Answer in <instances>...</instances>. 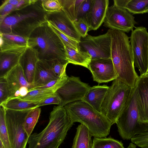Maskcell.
I'll list each match as a JSON object with an SVG mask.
<instances>
[{
    "instance_id": "obj_41",
    "label": "cell",
    "mask_w": 148,
    "mask_h": 148,
    "mask_svg": "<svg viewBox=\"0 0 148 148\" xmlns=\"http://www.w3.org/2000/svg\"><path fill=\"white\" fill-rule=\"evenodd\" d=\"M34 0H20L18 4L15 6L14 10H18L23 8L32 3Z\"/></svg>"
},
{
    "instance_id": "obj_25",
    "label": "cell",
    "mask_w": 148,
    "mask_h": 148,
    "mask_svg": "<svg viewBox=\"0 0 148 148\" xmlns=\"http://www.w3.org/2000/svg\"><path fill=\"white\" fill-rule=\"evenodd\" d=\"M39 102L22 99L18 97L9 98L0 105L5 109L16 111H23L38 107Z\"/></svg>"
},
{
    "instance_id": "obj_8",
    "label": "cell",
    "mask_w": 148,
    "mask_h": 148,
    "mask_svg": "<svg viewBox=\"0 0 148 148\" xmlns=\"http://www.w3.org/2000/svg\"><path fill=\"white\" fill-rule=\"evenodd\" d=\"M31 110L16 111L5 109L6 123L12 148H26L29 137L24 124L25 117Z\"/></svg>"
},
{
    "instance_id": "obj_20",
    "label": "cell",
    "mask_w": 148,
    "mask_h": 148,
    "mask_svg": "<svg viewBox=\"0 0 148 148\" xmlns=\"http://www.w3.org/2000/svg\"><path fill=\"white\" fill-rule=\"evenodd\" d=\"M26 49L0 51V78L5 77L18 64L20 58Z\"/></svg>"
},
{
    "instance_id": "obj_29",
    "label": "cell",
    "mask_w": 148,
    "mask_h": 148,
    "mask_svg": "<svg viewBox=\"0 0 148 148\" xmlns=\"http://www.w3.org/2000/svg\"><path fill=\"white\" fill-rule=\"evenodd\" d=\"M92 148H125L121 141L112 137L94 138Z\"/></svg>"
},
{
    "instance_id": "obj_18",
    "label": "cell",
    "mask_w": 148,
    "mask_h": 148,
    "mask_svg": "<svg viewBox=\"0 0 148 148\" xmlns=\"http://www.w3.org/2000/svg\"><path fill=\"white\" fill-rule=\"evenodd\" d=\"M59 77L53 71L50 61L39 60L36 68L32 88L44 86Z\"/></svg>"
},
{
    "instance_id": "obj_27",
    "label": "cell",
    "mask_w": 148,
    "mask_h": 148,
    "mask_svg": "<svg viewBox=\"0 0 148 148\" xmlns=\"http://www.w3.org/2000/svg\"><path fill=\"white\" fill-rule=\"evenodd\" d=\"M55 94L56 92L50 89H40L29 91L25 96L17 97L25 100L40 102L53 96Z\"/></svg>"
},
{
    "instance_id": "obj_12",
    "label": "cell",
    "mask_w": 148,
    "mask_h": 148,
    "mask_svg": "<svg viewBox=\"0 0 148 148\" xmlns=\"http://www.w3.org/2000/svg\"><path fill=\"white\" fill-rule=\"evenodd\" d=\"M91 87L82 82L79 77H68L64 84L56 92L60 103L58 105L64 107L67 104L81 100Z\"/></svg>"
},
{
    "instance_id": "obj_4",
    "label": "cell",
    "mask_w": 148,
    "mask_h": 148,
    "mask_svg": "<svg viewBox=\"0 0 148 148\" xmlns=\"http://www.w3.org/2000/svg\"><path fill=\"white\" fill-rule=\"evenodd\" d=\"M28 47L36 51L39 60H67L64 43L47 21L32 32L28 38Z\"/></svg>"
},
{
    "instance_id": "obj_38",
    "label": "cell",
    "mask_w": 148,
    "mask_h": 148,
    "mask_svg": "<svg viewBox=\"0 0 148 148\" xmlns=\"http://www.w3.org/2000/svg\"><path fill=\"white\" fill-rule=\"evenodd\" d=\"M74 23L76 29L82 38H84L87 35L89 27L86 22L79 19L77 20Z\"/></svg>"
},
{
    "instance_id": "obj_6",
    "label": "cell",
    "mask_w": 148,
    "mask_h": 148,
    "mask_svg": "<svg viewBox=\"0 0 148 148\" xmlns=\"http://www.w3.org/2000/svg\"><path fill=\"white\" fill-rule=\"evenodd\" d=\"M132 88L116 78L107 92L101 106V112L112 125L116 121L124 108Z\"/></svg>"
},
{
    "instance_id": "obj_10",
    "label": "cell",
    "mask_w": 148,
    "mask_h": 148,
    "mask_svg": "<svg viewBox=\"0 0 148 148\" xmlns=\"http://www.w3.org/2000/svg\"><path fill=\"white\" fill-rule=\"evenodd\" d=\"M79 45L80 51L88 52L92 60L111 58V38L109 30L106 34L97 36L88 34L82 38Z\"/></svg>"
},
{
    "instance_id": "obj_43",
    "label": "cell",
    "mask_w": 148,
    "mask_h": 148,
    "mask_svg": "<svg viewBox=\"0 0 148 148\" xmlns=\"http://www.w3.org/2000/svg\"><path fill=\"white\" fill-rule=\"evenodd\" d=\"M20 0H6L7 2L14 6H16L19 3Z\"/></svg>"
},
{
    "instance_id": "obj_34",
    "label": "cell",
    "mask_w": 148,
    "mask_h": 148,
    "mask_svg": "<svg viewBox=\"0 0 148 148\" xmlns=\"http://www.w3.org/2000/svg\"><path fill=\"white\" fill-rule=\"evenodd\" d=\"M50 61L53 71L58 77H60L66 72V68L69 63L67 60L57 59Z\"/></svg>"
},
{
    "instance_id": "obj_14",
    "label": "cell",
    "mask_w": 148,
    "mask_h": 148,
    "mask_svg": "<svg viewBox=\"0 0 148 148\" xmlns=\"http://www.w3.org/2000/svg\"><path fill=\"white\" fill-rule=\"evenodd\" d=\"M46 18L48 22L61 32L80 42L82 37L76 29L74 23L62 10L53 12H47Z\"/></svg>"
},
{
    "instance_id": "obj_37",
    "label": "cell",
    "mask_w": 148,
    "mask_h": 148,
    "mask_svg": "<svg viewBox=\"0 0 148 148\" xmlns=\"http://www.w3.org/2000/svg\"><path fill=\"white\" fill-rule=\"evenodd\" d=\"M9 90L8 83L5 77L0 78V105L9 98Z\"/></svg>"
},
{
    "instance_id": "obj_22",
    "label": "cell",
    "mask_w": 148,
    "mask_h": 148,
    "mask_svg": "<svg viewBox=\"0 0 148 148\" xmlns=\"http://www.w3.org/2000/svg\"><path fill=\"white\" fill-rule=\"evenodd\" d=\"M0 37L3 40L2 44L0 45V51L26 49L28 47V38L16 35L2 33H0Z\"/></svg>"
},
{
    "instance_id": "obj_26",
    "label": "cell",
    "mask_w": 148,
    "mask_h": 148,
    "mask_svg": "<svg viewBox=\"0 0 148 148\" xmlns=\"http://www.w3.org/2000/svg\"><path fill=\"white\" fill-rule=\"evenodd\" d=\"M62 10L73 23L76 20L79 8L84 0H58Z\"/></svg>"
},
{
    "instance_id": "obj_31",
    "label": "cell",
    "mask_w": 148,
    "mask_h": 148,
    "mask_svg": "<svg viewBox=\"0 0 148 148\" xmlns=\"http://www.w3.org/2000/svg\"><path fill=\"white\" fill-rule=\"evenodd\" d=\"M125 8L133 14L147 13L148 0H129Z\"/></svg>"
},
{
    "instance_id": "obj_5",
    "label": "cell",
    "mask_w": 148,
    "mask_h": 148,
    "mask_svg": "<svg viewBox=\"0 0 148 148\" xmlns=\"http://www.w3.org/2000/svg\"><path fill=\"white\" fill-rule=\"evenodd\" d=\"M64 107L73 123L86 127L94 138H106L109 134L111 122L101 112L81 100L69 103Z\"/></svg>"
},
{
    "instance_id": "obj_28",
    "label": "cell",
    "mask_w": 148,
    "mask_h": 148,
    "mask_svg": "<svg viewBox=\"0 0 148 148\" xmlns=\"http://www.w3.org/2000/svg\"><path fill=\"white\" fill-rule=\"evenodd\" d=\"M37 107L31 110L25 117L24 128L29 137L37 123L41 113V108Z\"/></svg>"
},
{
    "instance_id": "obj_39",
    "label": "cell",
    "mask_w": 148,
    "mask_h": 148,
    "mask_svg": "<svg viewBox=\"0 0 148 148\" xmlns=\"http://www.w3.org/2000/svg\"><path fill=\"white\" fill-rule=\"evenodd\" d=\"M15 6L8 3L5 0L0 7V22L14 10Z\"/></svg>"
},
{
    "instance_id": "obj_16",
    "label": "cell",
    "mask_w": 148,
    "mask_h": 148,
    "mask_svg": "<svg viewBox=\"0 0 148 148\" xmlns=\"http://www.w3.org/2000/svg\"><path fill=\"white\" fill-rule=\"evenodd\" d=\"M5 77L9 88L8 99L13 98L15 93L19 91V90L22 87L27 88L29 90L32 88V85L27 81L23 70L19 64L12 69Z\"/></svg>"
},
{
    "instance_id": "obj_3",
    "label": "cell",
    "mask_w": 148,
    "mask_h": 148,
    "mask_svg": "<svg viewBox=\"0 0 148 148\" xmlns=\"http://www.w3.org/2000/svg\"><path fill=\"white\" fill-rule=\"evenodd\" d=\"M111 38V57L118 75L117 78L134 87L139 76L134 68L129 37L124 32L108 29Z\"/></svg>"
},
{
    "instance_id": "obj_35",
    "label": "cell",
    "mask_w": 148,
    "mask_h": 148,
    "mask_svg": "<svg viewBox=\"0 0 148 148\" xmlns=\"http://www.w3.org/2000/svg\"><path fill=\"white\" fill-rule=\"evenodd\" d=\"M92 0H84L79 9L77 20L81 19L86 22L88 23V19L91 6Z\"/></svg>"
},
{
    "instance_id": "obj_15",
    "label": "cell",
    "mask_w": 148,
    "mask_h": 148,
    "mask_svg": "<svg viewBox=\"0 0 148 148\" xmlns=\"http://www.w3.org/2000/svg\"><path fill=\"white\" fill-rule=\"evenodd\" d=\"M135 97L138 122L148 124V77L139 76L135 86Z\"/></svg>"
},
{
    "instance_id": "obj_30",
    "label": "cell",
    "mask_w": 148,
    "mask_h": 148,
    "mask_svg": "<svg viewBox=\"0 0 148 148\" xmlns=\"http://www.w3.org/2000/svg\"><path fill=\"white\" fill-rule=\"evenodd\" d=\"M5 109L1 106L0 108V140L5 148H12L7 127Z\"/></svg>"
},
{
    "instance_id": "obj_32",
    "label": "cell",
    "mask_w": 148,
    "mask_h": 148,
    "mask_svg": "<svg viewBox=\"0 0 148 148\" xmlns=\"http://www.w3.org/2000/svg\"><path fill=\"white\" fill-rule=\"evenodd\" d=\"M48 23L50 27L59 36L64 46H68L76 50L80 51L79 42L69 37L61 32L56 27L49 22Z\"/></svg>"
},
{
    "instance_id": "obj_11",
    "label": "cell",
    "mask_w": 148,
    "mask_h": 148,
    "mask_svg": "<svg viewBox=\"0 0 148 148\" xmlns=\"http://www.w3.org/2000/svg\"><path fill=\"white\" fill-rule=\"evenodd\" d=\"M103 23V26L110 29L127 33L136 24L134 17L126 8L114 3L108 6Z\"/></svg>"
},
{
    "instance_id": "obj_44",
    "label": "cell",
    "mask_w": 148,
    "mask_h": 148,
    "mask_svg": "<svg viewBox=\"0 0 148 148\" xmlns=\"http://www.w3.org/2000/svg\"><path fill=\"white\" fill-rule=\"evenodd\" d=\"M126 148H136V145L132 143H130Z\"/></svg>"
},
{
    "instance_id": "obj_33",
    "label": "cell",
    "mask_w": 148,
    "mask_h": 148,
    "mask_svg": "<svg viewBox=\"0 0 148 148\" xmlns=\"http://www.w3.org/2000/svg\"><path fill=\"white\" fill-rule=\"evenodd\" d=\"M68 77L65 72L58 79L52 81L44 86L33 88L29 91L37 89L49 88L56 92L64 84Z\"/></svg>"
},
{
    "instance_id": "obj_46",
    "label": "cell",
    "mask_w": 148,
    "mask_h": 148,
    "mask_svg": "<svg viewBox=\"0 0 148 148\" xmlns=\"http://www.w3.org/2000/svg\"><path fill=\"white\" fill-rule=\"evenodd\" d=\"M140 76H144L148 77V71H147L145 74H144L143 75Z\"/></svg>"
},
{
    "instance_id": "obj_9",
    "label": "cell",
    "mask_w": 148,
    "mask_h": 148,
    "mask_svg": "<svg viewBox=\"0 0 148 148\" xmlns=\"http://www.w3.org/2000/svg\"><path fill=\"white\" fill-rule=\"evenodd\" d=\"M130 44L134 65L138 69L140 76L147 71L148 65V32L143 27H135L132 31Z\"/></svg>"
},
{
    "instance_id": "obj_48",
    "label": "cell",
    "mask_w": 148,
    "mask_h": 148,
    "mask_svg": "<svg viewBox=\"0 0 148 148\" xmlns=\"http://www.w3.org/2000/svg\"><path fill=\"white\" fill-rule=\"evenodd\" d=\"M147 13H148V12H147Z\"/></svg>"
},
{
    "instance_id": "obj_36",
    "label": "cell",
    "mask_w": 148,
    "mask_h": 148,
    "mask_svg": "<svg viewBox=\"0 0 148 148\" xmlns=\"http://www.w3.org/2000/svg\"><path fill=\"white\" fill-rule=\"evenodd\" d=\"M42 5L47 13H52L62 10V7L58 0H42Z\"/></svg>"
},
{
    "instance_id": "obj_19",
    "label": "cell",
    "mask_w": 148,
    "mask_h": 148,
    "mask_svg": "<svg viewBox=\"0 0 148 148\" xmlns=\"http://www.w3.org/2000/svg\"><path fill=\"white\" fill-rule=\"evenodd\" d=\"M39 60L36 51L29 47L21 55L19 60L18 64L23 70L27 81L32 86L36 65Z\"/></svg>"
},
{
    "instance_id": "obj_2",
    "label": "cell",
    "mask_w": 148,
    "mask_h": 148,
    "mask_svg": "<svg viewBox=\"0 0 148 148\" xmlns=\"http://www.w3.org/2000/svg\"><path fill=\"white\" fill-rule=\"evenodd\" d=\"M73 125L64 107L54 106L46 127L39 133L32 134L29 138L28 148H59Z\"/></svg>"
},
{
    "instance_id": "obj_13",
    "label": "cell",
    "mask_w": 148,
    "mask_h": 148,
    "mask_svg": "<svg viewBox=\"0 0 148 148\" xmlns=\"http://www.w3.org/2000/svg\"><path fill=\"white\" fill-rule=\"evenodd\" d=\"M88 69L93 80L99 83L114 80L118 77L111 58L92 59Z\"/></svg>"
},
{
    "instance_id": "obj_40",
    "label": "cell",
    "mask_w": 148,
    "mask_h": 148,
    "mask_svg": "<svg viewBox=\"0 0 148 148\" xmlns=\"http://www.w3.org/2000/svg\"><path fill=\"white\" fill-rule=\"evenodd\" d=\"M60 103V100L56 94L53 96L50 97L38 103V107L50 104H56L58 105Z\"/></svg>"
},
{
    "instance_id": "obj_24",
    "label": "cell",
    "mask_w": 148,
    "mask_h": 148,
    "mask_svg": "<svg viewBox=\"0 0 148 148\" xmlns=\"http://www.w3.org/2000/svg\"><path fill=\"white\" fill-rule=\"evenodd\" d=\"M92 136L87 128L81 124L76 128L72 148H92Z\"/></svg>"
},
{
    "instance_id": "obj_45",
    "label": "cell",
    "mask_w": 148,
    "mask_h": 148,
    "mask_svg": "<svg viewBox=\"0 0 148 148\" xmlns=\"http://www.w3.org/2000/svg\"><path fill=\"white\" fill-rule=\"evenodd\" d=\"M0 148H5L2 141L0 140Z\"/></svg>"
},
{
    "instance_id": "obj_7",
    "label": "cell",
    "mask_w": 148,
    "mask_h": 148,
    "mask_svg": "<svg viewBox=\"0 0 148 148\" xmlns=\"http://www.w3.org/2000/svg\"><path fill=\"white\" fill-rule=\"evenodd\" d=\"M135 97V86L130 95L116 123L118 131L124 140H129L136 134L148 129V124H140Z\"/></svg>"
},
{
    "instance_id": "obj_17",
    "label": "cell",
    "mask_w": 148,
    "mask_h": 148,
    "mask_svg": "<svg viewBox=\"0 0 148 148\" xmlns=\"http://www.w3.org/2000/svg\"><path fill=\"white\" fill-rule=\"evenodd\" d=\"M109 3L108 0H92L88 19L89 31L97 29L104 22Z\"/></svg>"
},
{
    "instance_id": "obj_42",
    "label": "cell",
    "mask_w": 148,
    "mask_h": 148,
    "mask_svg": "<svg viewBox=\"0 0 148 148\" xmlns=\"http://www.w3.org/2000/svg\"><path fill=\"white\" fill-rule=\"evenodd\" d=\"M29 90L26 87H23L21 88L19 90L20 94V97H23L26 95L28 92Z\"/></svg>"
},
{
    "instance_id": "obj_21",
    "label": "cell",
    "mask_w": 148,
    "mask_h": 148,
    "mask_svg": "<svg viewBox=\"0 0 148 148\" xmlns=\"http://www.w3.org/2000/svg\"><path fill=\"white\" fill-rule=\"evenodd\" d=\"M109 87L106 85L91 87L82 100L101 112V105Z\"/></svg>"
},
{
    "instance_id": "obj_23",
    "label": "cell",
    "mask_w": 148,
    "mask_h": 148,
    "mask_svg": "<svg viewBox=\"0 0 148 148\" xmlns=\"http://www.w3.org/2000/svg\"><path fill=\"white\" fill-rule=\"evenodd\" d=\"M69 63L80 65L88 69L92 57L87 51H77L68 46H65Z\"/></svg>"
},
{
    "instance_id": "obj_47",
    "label": "cell",
    "mask_w": 148,
    "mask_h": 148,
    "mask_svg": "<svg viewBox=\"0 0 148 148\" xmlns=\"http://www.w3.org/2000/svg\"><path fill=\"white\" fill-rule=\"evenodd\" d=\"M147 71H148V69H147Z\"/></svg>"
},
{
    "instance_id": "obj_1",
    "label": "cell",
    "mask_w": 148,
    "mask_h": 148,
    "mask_svg": "<svg viewBox=\"0 0 148 148\" xmlns=\"http://www.w3.org/2000/svg\"><path fill=\"white\" fill-rule=\"evenodd\" d=\"M42 0H34L21 9L12 11L0 22V33L28 38L37 27L47 21Z\"/></svg>"
}]
</instances>
